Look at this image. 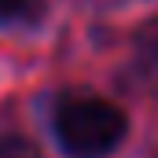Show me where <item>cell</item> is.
<instances>
[{"mask_svg": "<svg viewBox=\"0 0 158 158\" xmlns=\"http://www.w3.org/2000/svg\"><path fill=\"white\" fill-rule=\"evenodd\" d=\"M129 132L125 110L99 96H66L55 107V140L70 158H107Z\"/></svg>", "mask_w": 158, "mask_h": 158, "instance_id": "obj_1", "label": "cell"}, {"mask_svg": "<svg viewBox=\"0 0 158 158\" xmlns=\"http://www.w3.org/2000/svg\"><path fill=\"white\" fill-rule=\"evenodd\" d=\"M44 15V0H0V22L7 26H30L40 22Z\"/></svg>", "mask_w": 158, "mask_h": 158, "instance_id": "obj_2", "label": "cell"}, {"mask_svg": "<svg viewBox=\"0 0 158 158\" xmlns=\"http://www.w3.org/2000/svg\"><path fill=\"white\" fill-rule=\"evenodd\" d=\"M0 158H40V151L26 136H0Z\"/></svg>", "mask_w": 158, "mask_h": 158, "instance_id": "obj_3", "label": "cell"}]
</instances>
